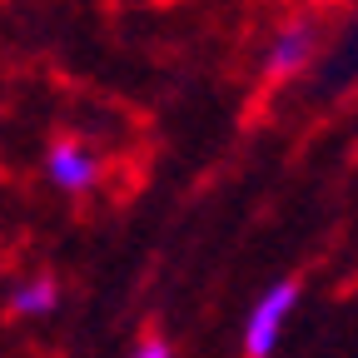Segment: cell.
Masks as SVG:
<instances>
[{"mask_svg":"<svg viewBox=\"0 0 358 358\" xmlns=\"http://www.w3.org/2000/svg\"><path fill=\"white\" fill-rule=\"evenodd\" d=\"M294 308H299V284L294 279H279V284H268L254 308H249V319H244V358H268L284 334V324L294 319Z\"/></svg>","mask_w":358,"mask_h":358,"instance_id":"6da1fadb","label":"cell"},{"mask_svg":"<svg viewBox=\"0 0 358 358\" xmlns=\"http://www.w3.org/2000/svg\"><path fill=\"white\" fill-rule=\"evenodd\" d=\"M45 174H50V185L60 194H90L100 185V159L80 140H55L50 155H45Z\"/></svg>","mask_w":358,"mask_h":358,"instance_id":"7a4b0ae2","label":"cell"},{"mask_svg":"<svg viewBox=\"0 0 358 358\" xmlns=\"http://www.w3.org/2000/svg\"><path fill=\"white\" fill-rule=\"evenodd\" d=\"M313 50H319V30H313L308 20H294L274 35V45H268V55H264V75L268 80H294L308 70Z\"/></svg>","mask_w":358,"mask_h":358,"instance_id":"3957f363","label":"cell"},{"mask_svg":"<svg viewBox=\"0 0 358 358\" xmlns=\"http://www.w3.org/2000/svg\"><path fill=\"white\" fill-rule=\"evenodd\" d=\"M55 303H60V284H55L50 274L25 279V284H15V294H10V308L20 313V319H40V313H50Z\"/></svg>","mask_w":358,"mask_h":358,"instance_id":"277c9868","label":"cell"},{"mask_svg":"<svg viewBox=\"0 0 358 358\" xmlns=\"http://www.w3.org/2000/svg\"><path fill=\"white\" fill-rule=\"evenodd\" d=\"M129 358H169V343H164V338H145Z\"/></svg>","mask_w":358,"mask_h":358,"instance_id":"5b68a950","label":"cell"}]
</instances>
